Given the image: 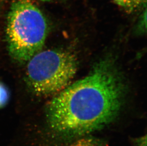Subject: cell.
Instances as JSON below:
<instances>
[{
  "instance_id": "6da1fadb",
  "label": "cell",
  "mask_w": 147,
  "mask_h": 146,
  "mask_svg": "<svg viewBox=\"0 0 147 146\" xmlns=\"http://www.w3.org/2000/svg\"><path fill=\"white\" fill-rule=\"evenodd\" d=\"M123 78L110 58L98 62L86 77L59 92L48 103L46 121L53 134L74 141L112 123L123 103Z\"/></svg>"
},
{
  "instance_id": "7a4b0ae2",
  "label": "cell",
  "mask_w": 147,
  "mask_h": 146,
  "mask_svg": "<svg viewBox=\"0 0 147 146\" xmlns=\"http://www.w3.org/2000/svg\"><path fill=\"white\" fill-rule=\"evenodd\" d=\"M47 19L28 0L11 4L7 17L6 39L10 55L20 63L28 62L42 51L48 33Z\"/></svg>"
},
{
  "instance_id": "3957f363",
  "label": "cell",
  "mask_w": 147,
  "mask_h": 146,
  "mask_svg": "<svg viewBox=\"0 0 147 146\" xmlns=\"http://www.w3.org/2000/svg\"><path fill=\"white\" fill-rule=\"evenodd\" d=\"M27 62V82L33 92L40 95L63 91L69 86L78 67L75 55L63 50L40 51Z\"/></svg>"
},
{
  "instance_id": "277c9868",
  "label": "cell",
  "mask_w": 147,
  "mask_h": 146,
  "mask_svg": "<svg viewBox=\"0 0 147 146\" xmlns=\"http://www.w3.org/2000/svg\"><path fill=\"white\" fill-rule=\"evenodd\" d=\"M69 146H108L103 139L86 135L74 139Z\"/></svg>"
},
{
  "instance_id": "5b68a950",
  "label": "cell",
  "mask_w": 147,
  "mask_h": 146,
  "mask_svg": "<svg viewBox=\"0 0 147 146\" xmlns=\"http://www.w3.org/2000/svg\"><path fill=\"white\" fill-rule=\"evenodd\" d=\"M147 0H129L126 10L129 13H131L141 8H146Z\"/></svg>"
},
{
  "instance_id": "8992f818",
  "label": "cell",
  "mask_w": 147,
  "mask_h": 146,
  "mask_svg": "<svg viewBox=\"0 0 147 146\" xmlns=\"http://www.w3.org/2000/svg\"><path fill=\"white\" fill-rule=\"evenodd\" d=\"M8 91L3 84L0 83V107H3L8 101Z\"/></svg>"
},
{
  "instance_id": "52a82bcc",
  "label": "cell",
  "mask_w": 147,
  "mask_h": 146,
  "mask_svg": "<svg viewBox=\"0 0 147 146\" xmlns=\"http://www.w3.org/2000/svg\"><path fill=\"white\" fill-rule=\"evenodd\" d=\"M146 23H147V11L146 8H145L144 11L142 15H140V21L138 24V31L142 32L146 31Z\"/></svg>"
},
{
  "instance_id": "ba28073f",
  "label": "cell",
  "mask_w": 147,
  "mask_h": 146,
  "mask_svg": "<svg viewBox=\"0 0 147 146\" xmlns=\"http://www.w3.org/2000/svg\"><path fill=\"white\" fill-rule=\"evenodd\" d=\"M133 145L134 146H147V136L146 135L135 138L133 139Z\"/></svg>"
},
{
  "instance_id": "9c48e42d",
  "label": "cell",
  "mask_w": 147,
  "mask_h": 146,
  "mask_svg": "<svg viewBox=\"0 0 147 146\" xmlns=\"http://www.w3.org/2000/svg\"><path fill=\"white\" fill-rule=\"evenodd\" d=\"M114 1L117 4L126 9L129 4V0H114Z\"/></svg>"
},
{
  "instance_id": "30bf717a",
  "label": "cell",
  "mask_w": 147,
  "mask_h": 146,
  "mask_svg": "<svg viewBox=\"0 0 147 146\" xmlns=\"http://www.w3.org/2000/svg\"><path fill=\"white\" fill-rule=\"evenodd\" d=\"M5 1V0H0V1ZM40 1H52V0H40Z\"/></svg>"
}]
</instances>
